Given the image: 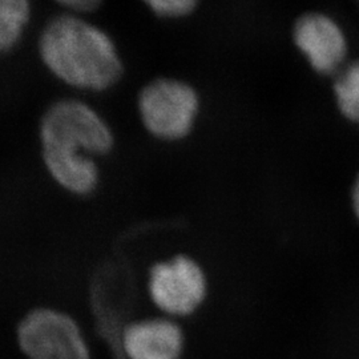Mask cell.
<instances>
[{
    "label": "cell",
    "instance_id": "obj_13",
    "mask_svg": "<svg viewBox=\"0 0 359 359\" xmlns=\"http://www.w3.org/2000/svg\"><path fill=\"white\" fill-rule=\"evenodd\" d=\"M358 1H359V0H358Z\"/></svg>",
    "mask_w": 359,
    "mask_h": 359
},
{
    "label": "cell",
    "instance_id": "obj_10",
    "mask_svg": "<svg viewBox=\"0 0 359 359\" xmlns=\"http://www.w3.org/2000/svg\"><path fill=\"white\" fill-rule=\"evenodd\" d=\"M142 6L163 20H184L196 13L201 0H140Z\"/></svg>",
    "mask_w": 359,
    "mask_h": 359
},
{
    "label": "cell",
    "instance_id": "obj_6",
    "mask_svg": "<svg viewBox=\"0 0 359 359\" xmlns=\"http://www.w3.org/2000/svg\"><path fill=\"white\" fill-rule=\"evenodd\" d=\"M290 38L310 69L320 76H335L348 55L346 32L337 19L322 11H306L295 18Z\"/></svg>",
    "mask_w": 359,
    "mask_h": 359
},
{
    "label": "cell",
    "instance_id": "obj_4",
    "mask_svg": "<svg viewBox=\"0 0 359 359\" xmlns=\"http://www.w3.org/2000/svg\"><path fill=\"white\" fill-rule=\"evenodd\" d=\"M136 111L152 139L177 144L192 136L203 112V97L185 79L157 76L137 92Z\"/></svg>",
    "mask_w": 359,
    "mask_h": 359
},
{
    "label": "cell",
    "instance_id": "obj_9",
    "mask_svg": "<svg viewBox=\"0 0 359 359\" xmlns=\"http://www.w3.org/2000/svg\"><path fill=\"white\" fill-rule=\"evenodd\" d=\"M333 95L339 114L359 124V60L346 63L334 76Z\"/></svg>",
    "mask_w": 359,
    "mask_h": 359
},
{
    "label": "cell",
    "instance_id": "obj_5",
    "mask_svg": "<svg viewBox=\"0 0 359 359\" xmlns=\"http://www.w3.org/2000/svg\"><path fill=\"white\" fill-rule=\"evenodd\" d=\"M145 292L158 314L182 322L205 308L210 277L198 258L189 253H175L149 266Z\"/></svg>",
    "mask_w": 359,
    "mask_h": 359
},
{
    "label": "cell",
    "instance_id": "obj_7",
    "mask_svg": "<svg viewBox=\"0 0 359 359\" xmlns=\"http://www.w3.org/2000/svg\"><path fill=\"white\" fill-rule=\"evenodd\" d=\"M120 344L126 359H185L188 337L182 322L157 313L128 322Z\"/></svg>",
    "mask_w": 359,
    "mask_h": 359
},
{
    "label": "cell",
    "instance_id": "obj_11",
    "mask_svg": "<svg viewBox=\"0 0 359 359\" xmlns=\"http://www.w3.org/2000/svg\"><path fill=\"white\" fill-rule=\"evenodd\" d=\"M63 13H75L88 16L90 13H96L102 6L104 0H53Z\"/></svg>",
    "mask_w": 359,
    "mask_h": 359
},
{
    "label": "cell",
    "instance_id": "obj_1",
    "mask_svg": "<svg viewBox=\"0 0 359 359\" xmlns=\"http://www.w3.org/2000/svg\"><path fill=\"white\" fill-rule=\"evenodd\" d=\"M40 158L65 193L88 198L100 189L99 160L114 152L115 130L92 104L75 96L52 102L39 118Z\"/></svg>",
    "mask_w": 359,
    "mask_h": 359
},
{
    "label": "cell",
    "instance_id": "obj_8",
    "mask_svg": "<svg viewBox=\"0 0 359 359\" xmlns=\"http://www.w3.org/2000/svg\"><path fill=\"white\" fill-rule=\"evenodd\" d=\"M32 18L31 0H0V56L15 51Z\"/></svg>",
    "mask_w": 359,
    "mask_h": 359
},
{
    "label": "cell",
    "instance_id": "obj_2",
    "mask_svg": "<svg viewBox=\"0 0 359 359\" xmlns=\"http://www.w3.org/2000/svg\"><path fill=\"white\" fill-rule=\"evenodd\" d=\"M39 60L46 71L71 90L104 93L126 75V62L114 36L88 16L60 13L39 34Z\"/></svg>",
    "mask_w": 359,
    "mask_h": 359
},
{
    "label": "cell",
    "instance_id": "obj_3",
    "mask_svg": "<svg viewBox=\"0 0 359 359\" xmlns=\"http://www.w3.org/2000/svg\"><path fill=\"white\" fill-rule=\"evenodd\" d=\"M13 341L22 359H95L83 322L55 304L27 308L13 325Z\"/></svg>",
    "mask_w": 359,
    "mask_h": 359
},
{
    "label": "cell",
    "instance_id": "obj_12",
    "mask_svg": "<svg viewBox=\"0 0 359 359\" xmlns=\"http://www.w3.org/2000/svg\"><path fill=\"white\" fill-rule=\"evenodd\" d=\"M351 206H353L355 216L359 219V175L353 185V189H351Z\"/></svg>",
    "mask_w": 359,
    "mask_h": 359
}]
</instances>
